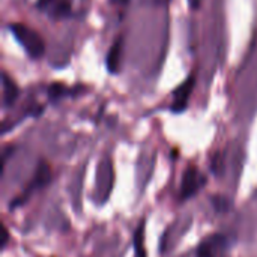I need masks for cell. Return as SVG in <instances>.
<instances>
[{"mask_svg": "<svg viewBox=\"0 0 257 257\" xmlns=\"http://www.w3.org/2000/svg\"><path fill=\"white\" fill-rule=\"evenodd\" d=\"M9 30L12 32L15 41L23 47V50L27 53L30 59L38 60L45 54V42L42 36L32 27L23 23H12L9 26Z\"/></svg>", "mask_w": 257, "mask_h": 257, "instance_id": "6da1fadb", "label": "cell"}, {"mask_svg": "<svg viewBox=\"0 0 257 257\" xmlns=\"http://www.w3.org/2000/svg\"><path fill=\"white\" fill-rule=\"evenodd\" d=\"M113 182H114V170H113V163L110 158H104L96 172V194L95 199L99 205H104L113 190Z\"/></svg>", "mask_w": 257, "mask_h": 257, "instance_id": "7a4b0ae2", "label": "cell"}, {"mask_svg": "<svg viewBox=\"0 0 257 257\" xmlns=\"http://www.w3.org/2000/svg\"><path fill=\"white\" fill-rule=\"evenodd\" d=\"M227 248H229L227 238L221 233H214L205 238L199 244L196 250V257H224Z\"/></svg>", "mask_w": 257, "mask_h": 257, "instance_id": "3957f363", "label": "cell"}, {"mask_svg": "<svg viewBox=\"0 0 257 257\" xmlns=\"http://www.w3.org/2000/svg\"><path fill=\"white\" fill-rule=\"evenodd\" d=\"M206 184V178L200 173V170L194 166H190L184 176H182V182H181V199L182 200H188L193 196H196L202 187Z\"/></svg>", "mask_w": 257, "mask_h": 257, "instance_id": "277c9868", "label": "cell"}, {"mask_svg": "<svg viewBox=\"0 0 257 257\" xmlns=\"http://www.w3.org/2000/svg\"><path fill=\"white\" fill-rule=\"evenodd\" d=\"M194 84H196V77L194 75H190L175 92H173V102L170 105V110L173 113H182L185 111L187 105H188V101H190V96L193 93V89H194Z\"/></svg>", "mask_w": 257, "mask_h": 257, "instance_id": "5b68a950", "label": "cell"}, {"mask_svg": "<svg viewBox=\"0 0 257 257\" xmlns=\"http://www.w3.org/2000/svg\"><path fill=\"white\" fill-rule=\"evenodd\" d=\"M123 35H119L110 45L107 56H105V66L110 74H117L122 65V54H123Z\"/></svg>", "mask_w": 257, "mask_h": 257, "instance_id": "8992f818", "label": "cell"}, {"mask_svg": "<svg viewBox=\"0 0 257 257\" xmlns=\"http://www.w3.org/2000/svg\"><path fill=\"white\" fill-rule=\"evenodd\" d=\"M2 87H3V107L11 108L20 96V89L17 83L12 80V77H9V74L5 71L2 72Z\"/></svg>", "mask_w": 257, "mask_h": 257, "instance_id": "52a82bcc", "label": "cell"}, {"mask_svg": "<svg viewBox=\"0 0 257 257\" xmlns=\"http://www.w3.org/2000/svg\"><path fill=\"white\" fill-rule=\"evenodd\" d=\"M50 181H51V172H50V167H48L44 161H41V163H39V166H38V169H36V175H35L33 181L29 184L30 187L27 188L26 196H29L33 190H39V188H42V187L48 185V184H50Z\"/></svg>", "mask_w": 257, "mask_h": 257, "instance_id": "ba28073f", "label": "cell"}, {"mask_svg": "<svg viewBox=\"0 0 257 257\" xmlns=\"http://www.w3.org/2000/svg\"><path fill=\"white\" fill-rule=\"evenodd\" d=\"M133 244H134V257H146V250H145V223H140V226L136 229Z\"/></svg>", "mask_w": 257, "mask_h": 257, "instance_id": "9c48e42d", "label": "cell"}, {"mask_svg": "<svg viewBox=\"0 0 257 257\" xmlns=\"http://www.w3.org/2000/svg\"><path fill=\"white\" fill-rule=\"evenodd\" d=\"M71 14V3L69 0H59L54 3L53 6V11H51V15L54 18H63V17H68Z\"/></svg>", "mask_w": 257, "mask_h": 257, "instance_id": "30bf717a", "label": "cell"}, {"mask_svg": "<svg viewBox=\"0 0 257 257\" xmlns=\"http://www.w3.org/2000/svg\"><path fill=\"white\" fill-rule=\"evenodd\" d=\"M212 203H214V206H215V211H218V212H221V211H229V208H230V202L226 199V197H223V196H215L214 199H212Z\"/></svg>", "mask_w": 257, "mask_h": 257, "instance_id": "8fae6325", "label": "cell"}, {"mask_svg": "<svg viewBox=\"0 0 257 257\" xmlns=\"http://www.w3.org/2000/svg\"><path fill=\"white\" fill-rule=\"evenodd\" d=\"M8 230L6 229H3V241H2V248H5L6 247V242H8Z\"/></svg>", "mask_w": 257, "mask_h": 257, "instance_id": "7c38bea8", "label": "cell"}, {"mask_svg": "<svg viewBox=\"0 0 257 257\" xmlns=\"http://www.w3.org/2000/svg\"><path fill=\"white\" fill-rule=\"evenodd\" d=\"M50 2H51V0H38V8L42 9V8H45Z\"/></svg>", "mask_w": 257, "mask_h": 257, "instance_id": "4fadbf2b", "label": "cell"}, {"mask_svg": "<svg viewBox=\"0 0 257 257\" xmlns=\"http://www.w3.org/2000/svg\"><path fill=\"white\" fill-rule=\"evenodd\" d=\"M158 2H169V0H158Z\"/></svg>", "mask_w": 257, "mask_h": 257, "instance_id": "5bb4252c", "label": "cell"}]
</instances>
